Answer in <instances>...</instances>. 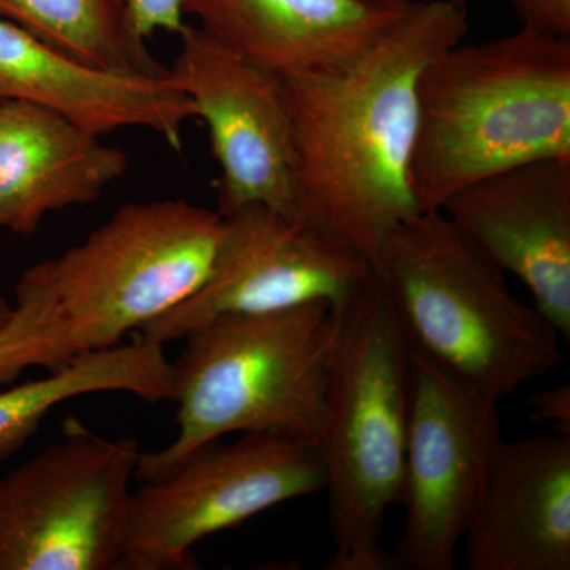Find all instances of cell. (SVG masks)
I'll return each mask as SVG.
<instances>
[{
  "instance_id": "obj_1",
  "label": "cell",
  "mask_w": 570,
  "mask_h": 570,
  "mask_svg": "<svg viewBox=\"0 0 570 570\" xmlns=\"http://www.w3.org/2000/svg\"><path fill=\"white\" fill-rule=\"evenodd\" d=\"M466 0H428L337 70L283 78L295 145V214L376 266L420 213L412 187L420 75L468 33Z\"/></svg>"
},
{
  "instance_id": "obj_2",
  "label": "cell",
  "mask_w": 570,
  "mask_h": 570,
  "mask_svg": "<svg viewBox=\"0 0 570 570\" xmlns=\"http://www.w3.org/2000/svg\"><path fill=\"white\" fill-rule=\"evenodd\" d=\"M420 212L515 165L570 159V40L521 28L439 52L420 75Z\"/></svg>"
},
{
  "instance_id": "obj_3",
  "label": "cell",
  "mask_w": 570,
  "mask_h": 570,
  "mask_svg": "<svg viewBox=\"0 0 570 570\" xmlns=\"http://www.w3.org/2000/svg\"><path fill=\"white\" fill-rule=\"evenodd\" d=\"M414 354L376 269L341 303L317 449L335 551L326 570H393L382 524L400 502Z\"/></svg>"
},
{
  "instance_id": "obj_4",
  "label": "cell",
  "mask_w": 570,
  "mask_h": 570,
  "mask_svg": "<svg viewBox=\"0 0 570 570\" xmlns=\"http://www.w3.org/2000/svg\"><path fill=\"white\" fill-rule=\"evenodd\" d=\"M374 269L411 346L483 403L499 406L561 362L558 330L442 212L393 228Z\"/></svg>"
},
{
  "instance_id": "obj_5",
  "label": "cell",
  "mask_w": 570,
  "mask_h": 570,
  "mask_svg": "<svg viewBox=\"0 0 570 570\" xmlns=\"http://www.w3.org/2000/svg\"><path fill=\"white\" fill-rule=\"evenodd\" d=\"M341 303L230 314L195 326L171 362L178 434L142 453L135 479H151L195 449L234 433L284 431L317 445Z\"/></svg>"
},
{
  "instance_id": "obj_6",
  "label": "cell",
  "mask_w": 570,
  "mask_h": 570,
  "mask_svg": "<svg viewBox=\"0 0 570 570\" xmlns=\"http://www.w3.org/2000/svg\"><path fill=\"white\" fill-rule=\"evenodd\" d=\"M220 223L186 200L127 204L80 245L26 269L43 313L39 367L118 346L189 298L212 268Z\"/></svg>"
},
{
  "instance_id": "obj_7",
  "label": "cell",
  "mask_w": 570,
  "mask_h": 570,
  "mask_svg": "<svg viewBox=\"0 0 570 570\" xmlns=\"http://www.w3.org/2000/svg\"><path fill=\"white\" fill-rule=\"evenodd\" d=\"M140 483L130 493L121 570L197 569L195 543L325 490L326 478L313 441L257 431L208 442Z\"/></svg>"
},
{
  "instance_id": "obj_8",
  "label": "cell",
  "mask_w": 570,
  "mask_h": 570,
  "mask_svg": "<svg viewBox=\"0 0 570 570\" xmlns=\"http://www.w3.org/2000/svg\"><path fill=\"white\" fill-rule=\"evenodd\" d=\"M63 433L0 479V570H121L138 442Z\"/></svg>"
},
{
  "instance_id": "obj_9",
  "label": "cell",
  "mask_w": 570,
  "mask_h": 570,
  "mask_svg": "<svg viewBox=\"0 0 570 570\" xmlns=\"http://www.w3.org/2000/svg\"><path fill=\"white\" fill-rule=\"evenodd\" d=\"M204 284L174 309L138 330L165 344L230 314H261L328 302L340 305L374 266L313 224L264 205L225 214Z\"/></svg>"
},
{
  "instance_id": "obj_10",
  "label": "cell",
  "mask_w": 570,
  "mask_h": 570,
  "mask_svg": "<svg viewBox=\"0 0 570 570\" xmlns=\"http://www.w3.org/2000/svg\"><path fill=\"white\" fill-rule=\"evenodd\" d=\"M412 371L406 460L400 502L406 510L397 569L452 570L491 452L502 438L498 406L483 403L419 354Z\"/></svg>"
},
{
  "instance_id": "obj_11",
  "label": "cell",
  "mask_w": 570,
  "mask_h": 570,
  "mask_svg": "<svg viewBox=\"0 0 570 570\" xmlns=\"http://www.w3.org/2000/svg\"><path fill=\"white\" fill-rule=\"evenodd\" d=\"M171 81L208 126L220 167L217 213L264 205L295 214V145L283 78L184 26Z\"/></svg>"
},
{
  "instance_id": "obj_12",
  "label": "cell",
  "mask_w": 570,
  "mask_h": 570,
  "mask_svg": "<svg viewBox=\"0 0 570 570\" xmlns=\"http://www.w3.org/2000/svg\"><path fill=\"white\" fill-rule=\"evenodd\" d=\"M441 212L491 264L527 285L534 307L570 337V159H542L485 176Z\"/></svg>"
},
{
  "instance_id": "obj_13",
  "label": "cell",
  "mask_w": 570,
  "mask_h": 570,
  "mask_svg": "<svg viewBox=\"0 0 570 570\" xmlns=\"http://www.w3.org/2000/svg\"><path fill=\"white\" fill-rule=\"evenodd\" d=\"M463 539L471 570H569L570 436L499 439Z\"/></svg>"
},
{
  "instance_id": "obj_14",
  "label": "cell",
  "mask_w": 570,
  "mask_h": 570,
  "mask_svg": "<svg viewBox=\"0 0 570 570\" xmlns=\"http://www.w3.org/2000/svg\"><path fill=\"white\" fill-rule=\"evenodd\" d=\"M0 100L50 108L92 134L146 129L183 151L197 108L165 77L115 73L75 61L0 17Z\"/></svg>"
},
{
  "instance_id": "obj_15",
  "label": "cell",
  "mask_w": 570,
  "mask_h": 570,
  "mask_svg": "<svg viewBox=\"0 0 570 570\" xmlns=\"http://www.w3.org/2000/svg\"><path fill=\"white\" fill-rule=\"evenodd\" d=\"M409 7L393 0H183L198 28L281 78L354 62Z\"/></svg>"
},
{
  "instance_id": "obj_16",
  "label": "cell",
  "mask_w": 570,
  "mask_h": 570,
  "mask_svg": "<svg viewBox=\"0 0 570 570\" xmlns=\"http://www.w3.org/2000/svg\"><path fill=\"white\" fill-rule=\"evenodd\" d=\"M127 165L126 153L61 112L0 100V228L31 235L47 214L97 200Z\"/></svg>"
},
{
  "instance_id": "obj_17",
  "label": "cell",
  "mask_w": 570,
  "mask_h": 570,
  "mask_svg": "<svg viewBox=\"0 0 570 570\" xmlns=\"http://www.w3.org/2000/svg\"><path fill=\"white\" fill-rule=\"evenodd\" d=\"M124 392L145 401H170L171 362L163 344L137 336L134 343L89 352L39 381L0 392V463L39 431L51 409L71 397Z\"/></svg>"
},
{
  "instance_id": "obj_18",
  "label": "cell",
  "mask_w": 570,
  "mask_h": 570,
  "mask_svg": "<svg viewBox=\"0 0 570 570\" xmlns=\"http://www.w3.org/2000/svg\"><path fill=\"white\" fill-rule=\"evenodd\" d=\"M0 17L94 69L168 75L135 33L124 0H0Z\"/></svg>"
},
{
  "instance_id": "obj_19",
  "label": "cell",
  "mask_w": 570,
  "mask_h": 570,
  "mask_svg": "<svg viewBox=\"0 0 570 570\" xmlns=\"http://www.w3.org/2000/svg\"><path fill=\"white\" fill-rule=\"evenodd\" d=\"M130 24L141 40H148L154 32L179 33L184 21L183 0H124Z\"/></svg>"
},
{
  "instance_id": "obj_20",
  "label": "cell",
  "mask_w": 570,
  "mask_h": 570,
  "mask_svg": "<svg viewBox=\"0 0 570 570\" xmlns=\"http://www.w3.org/2000/svg\"><path fill=\"white\" fill-rule=\"evenodd\" d=\"M508 2L523 28L570 40V0H508Z\"/></svg>"
},
{
  "instance_id": "obj_21",
  "label": "cell",
  "mask_w": 570,
  "mask_h": 570,
  "mask_svg": "<svg viewBox=\"0 0 570 570\" xmlns=\"http://www.w3.org/2000/svg\"><path fill=\"white\" fill-rule=\"evenodd\" d=\"M531 420L535 423H550L557 433L570 436V387H560L535 392L530 397Z\"/></svg>"
},
{
  "instance_id": "obj_22",
  "label": "cell",
  "mask_w": 570,
  "mask_h": 570,
  "mask_svg": "<svg viewBox=\"0 0 570 570\" xmlns=\"http://www.w3.org/2000/svg\"><path fill=\"white\" fill-rule=\"evenodd\" d=\"M11 311H13V306L0 295V325L6 324L7 318L11 316Z\"/></svg>"
},
{
  "instance_id": "obj_23",
  "label": "cell",
  "mask_w": 570,
  "mask_h": 570,
  "mask_svg": "<svg viewBox=\"0 0 570 570\" xmlns=\"http://www.w3.org/2000/svg\"><path fill=\"white\" fill-rule=\"evenodd\" d=\"M393 2L409 3V6H412V3L428 2V0H393Z\"/></svg>"
}]
</instances>
